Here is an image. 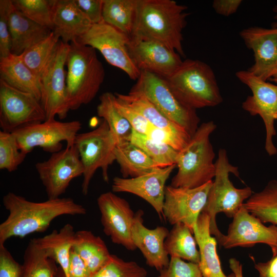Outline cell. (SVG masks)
Masks as SVG:
<instances>
[{
    "label": "cell",
    "mask_w": 277,
    "mask_h": 277,
    "mask_svg": "<svg viewBox=\"0 0 277 277\" xmlns=\"http://www.w3.org/2000/svg\"><path fill=\"white\" fill-rule=\"evenodd\" d=\"M146 135L155 141L171 146L177 151L181 150L190 141V140L188 141L176 136L153 125L150 128Z\"/></svg>",
    "instance_id": "44"
},
{
    "label": "cell",
    "mask_w": 277,
    "mask_h": 277,
    "mask_svg": "<svg viewBox=\"0 0 277 277\" xmlns=\"http://www.w3.org/2000/svg\"><path fill=\"white\" fill-rule=\"evenodd\" d=\"M103 231L113 243L128 250L136 249L131 237L135 213L129 203L113 192L102 193L97 199Z\"/></svg>",
    "instance_id": "17"
},
{
    "label": "cell",
    "mask_w": 277,
    "mask_h": 277,
    "mask_svg": "<svg viewBox=\"0 0 277 277\" xmlns=\"http://www.w3.org/2000/svg\"><path fill=\"white\" fill-rule=\"evenodd\" d=\"M55 271L50 259L31 240L25 251L21 277H55Z\"/></svg>",
    "instance_id": "36"
},
{
    "label": "cell",
    "mask_w": 277,
    "mask_h": 277,
    "mask_svg": "<svg viewBox=\"0 0 277 277\" xmlns=\"http://www.w3.org/2000/svg\"><path fill=\"white\" fill-rule=\"evenodd\" d=\"M214 180L209 191L207 202L202 212L210 217V231L217 242L224 234L219 229L216 222V216L221 212L228 217L233 218L253 192L251 188L246 187L237 188L229 179L230 173L239 176V168L231 165L229 161L227 151L220 149L215 162Z\"/></svg>",
    "instance_id": "6"
},
{
    "label": "cell",
    "mask_w": 277,
    "mask_h": 277,
    "mask_svg": "<svg viewBox=\"0 0 277 277\" xmlns=\"http://www.w3.org/2000/svg\"><path fill=\"white\" fill-rule=\"evenodd\" d=\"M1 79L9 86L29 93L41 101L40 81L24 62L21 56L10 53L0 58Z\"/></svg>",
    "instance_id": "25"
},
{
    "label": "cell",
    "mask_w": 277,
    "mask_h": 277,
    "mask_svg": "<svg viewBox=\"0 0 277 277\" xmlns=\"http://www.w3.org/2000/svg\"><path fill=\"white\" fill-rule=\"evenodd\" d=\"M130 37L102 22L93 24L76 41L98 50L111 65L120 69L132 80H137L141 71L132 59L128 48Z\"/></svg>",
    "instance_id": "10"
},
{
    "label": "cell",
    "mask_w": 277,
    "mask_h": 277,
    "mask_svg": "<svg viewBox=\"0 0 277 277\" xmlns=\"http://www.w3.org/2000/svg\"><path fill=\"white\" fill-rule=\"evenodd\" d=\"M75 234L73 226L66 224L59 231L54 230L42 238L32 239L49 258L61 266L65 277H68L70 252Z\"/></svg>",
    "instance_id": "27"
},
{
    "label": "cell",
    "mask_w": 277,
    "mask_h": 277,
    "mask_svg": "<svg viewBox=\"0 0 277 277\" xmlns=\"http://www.w3.org/2000/svg\"><path fill=\"white\" fill-rule=\"evenodd\" d=\"M128 141L142 149L162 168L176 164L178 151L166 144L133 129Z\"/></svg>",
    "instance_id": "35"
},
{
    "label": "cell",
    "mask_w": 277,
    "mask_h": 277,
    "mask_svg": "<svg viewBox=\"0 0 277 277\" xmlns=\"http://www.w3.org/2000/svg\"><path fill=\"white\" fill-rule=\"evenodd\" d=\"M216 128L212 121L201 124L186 146L178 151L177 171L170 185L194 188L212 181L215 173V154L210 136Z\"/></svg>",
    "instance_id": "3"
},
{
    "label": "cell",
    "mask_w": 277,
    "mask_h": 277,
    "mask_svg": "<svg viewBox=\"0 0 277 277\" xmlns=\"http://www.w3.org/2000/svg\"><path fill=\"white\" fill-rule=\"evenodd\" d=\"M122 177H136L161 167L142 149L128 140L117 143L114 150Z\"/></svg>",
    "instance_id": "26"
},
{
    "label": "cell",
    "mask_w": 277,
    "mask_h": 277,
    "mask_svg": "<svg viewBox=\"0 0 277 277\" xmlns=\"http://www.w3.org/2000/svg\"><path fill=\"white\" fill-rule=\"evenodd\" d=\"M273 11L275 13L274 18L276 20L272 24V28L277 29V5L275 6L273 9Z\"/></svg>",
    "instance_id": "50"
},
{
    "label": "cell",
    "mask_w": 277,
    "mask_h": 277,
    "mask_svg": "<svg viewBox=\"0 0 277 277\" xmlns=\"http://www.w3.org/2000/svg\"><path fill=\"white\" fill-rule=\"evenodd\" d=\"M69 47V44L60 39L53 57L39 80L40 102L46 114V121L54 120L56 115L63 120L69 111L65 70Z\"/></svg>",
    "instance_id": "12"
},
{
    "label": "cell",
    "mask_w": 277,
    "mask_h": 277,
    "mask_svg": "<svg viewBox=\"0 0 277 277\" xmlns=\"http://www.w3.org/2000/svg\"><path fill=\"white\" fill-rule=\"evenodd\" d=\"M176 164L157 168L152 172L136 177H114L113 192H127L135 194L147 202L160 218L163 215L166 182Z\"/></svg>",
    "instance_id": "19"
},
{
    "label": "cell",
    "mask_w": 277,
    "mask_h": 277,
    "mask_svg": "<svg viewBox=\"0 0 277 277\" xmlns=\"http://www.w3.org/2000/svg\"><path fill=\"white\" fill-rule=\"evenodd\" d=\"M130 55L137 68L168 78L183 63L174 50L160 42L130 37Z\"/></svg>",
    "instance_id": "18"
},
{
    "label": "cell",
    "mask_w": 277,
    "mask_h": 277,
    "mask_svg": "<svg viewBox=\"0 0 277 277\" xmlns=\"http://www.w3.org/2000/svg\"><path fill=\"white\" fill-rule=\"evenodd\" d=\"M213 181L194 188L168 185L165 190L163 216L170 224L182 223L193 233L207 202Z\"/></svg>",
    "instance_id": "15"
},
{
    "label": "cell",
    "mask_w": 277,
    "mask_h": 277,
    "mask_svg": "<svg viewBox=\"0 0 277 277\" xmlns=\"http://www.w3.org/2000/svg\"><path fill=\"white\" fill-rule=\"evenodd\" d=\"M46 120L41 102L34 95L17 90L0 79L1 130L13 133Z\"/></svg>",
    "instance_id": "11"
},
{
    "label": "cell",
    "mask_w": 277,
    "mask_h": 277,
    "mask_svg": "<svg viewBox=\"0 0 277 277\" xmlns=\"http://www.w3.org/2000/svg\"><path fill=\"white\" fill-rule=\"evenodd\" d=\"M166 79L177 98L191 108L214 107L223 102L213 70L202 61L185 60Z\"/></svg>",
    "instance_id": "5"
},
{
    "label": "cell",
    "mask_w": 277,
    "mask_h": 277,
    "mask_svg": "<svg viewBox=\"0 0 277 277\" xmlns=\"http://www.w3.org/2000/svg\"><path fill=\"white\" fill-rule=\"evenodd\" d=\"M192 234V231L185 224H174L165 241V249L168 255L199 264L200 252Z\"/></svg>",
    "instance_id": "30"
},
{
    "label": "cell",
    "mask_w": 277,
    "mask_h": 277,
    "mask_svg": "<svg viewBox=\"0 0 277 277\" xmlns=\"http://www.w3.org/2000/svg\"><path fill=\"white\" fill-rule=\"evenodd\" d=\"M130 92L144 95L163 114L184 128L192 136L199 126L196 110L182 103L175 96L166 78L141 71Z\"/></svg>",
    "instance_id": "8"
},
{
    "label": "cell",
    "mask_w": 277,
    "mask_h": 277,
    "mask_svg": "<svg viewBox=\"0 0 277 277\" xmlns=\"http://www.w3.org/2000/svg\"><path fill=\"white\" fill-rule=\"evenodd\" d=\"M193 234L199 248V267L203 277H235L233 273L226 275L222 268L216 251V240L210 231V217L202 212L199 216Z\"/></svg>",
    "instance_id": "24"
},
{
    "label": "cell",
    "mask_w": 277,
    "mask_h": 277,
    "mask_svg": "<svg viewBox=\"0 0 277 277\" xmlns=\"http://www.w3.org/2000/svg\"><path fill=\"white\" fill-rule=\"evenodd\" d=\"M15 8L33 22L53 30V0H12Z\"/></svg>",
    "instance_id": "37"
},
{
    "label": "cell",
    "mask_w": 277,
    "mask_h": 277,
    "mask_svg": "<svg viewBox=\"0 0 277 277\" xmlns=\"http://www.w3.org/2000/svg\"><path fill=\"white\" fill-rule=\"evenodd\" d=\"M49 199L59 198L71 181L83 175L84 168L74 144L67 145L63 150L52 153L46 161L35 165Z\"/></svg>",
    "instance_id": "13"
},
{
    "label": "cell",
    "mask_w": 277,
    "mask_h": 277,
    "mask_svg": "<svg viewBox=\"0 0 277 277\" xmlns=\"http://www.w3.org/2000/svg\"><path fill=\"white\" fill-rule=\"evenodd\" d=\"M117 143L104 120L95 129L76 135L74 144L84 168L82 191L84 195L87 194L90 182L98 169H102L104 181L108 182V168L115 161L114 150Z\"/></svg>",
    "instance_id": "7"
},
{
    "label": "cell",
    "mask_w": 277,
    "mask_h": 277,
    "mask_svg": "<svg viewBox=\"0 0 277 277\" xmlns=\"http://www.w3.org/2000/svg\"><path fill=\"white\" fill-rule=\"evenodd\" d=\"M218 243L225 249L265 244L271 248L273 256L277 255V226H265L243 205L233 217L227 234H224Z\"/></svg>",
    "instance_id": "16"
},
{
    "label": "cell",
    "mask_w": 277,
    "mask_h": 277,
    "mask_svg": "<svg viewBox=\"0 0 277 277\" xmlns=\"http://www.w3.org/2000/svg\"><path fill=\"white\" fill-rule=\"evenodd\" d=\"M82 128L80 121L61 122L54 120L30 125L14 132L21 150L26 154L35 147L52 153L61 150L62 142L73 144Z\"/></svg>",
    "instance_id": "14"
},
{
    "label": "cell",
    "mask_w": 277,
    "mask_h": 277,
    "mask_svg": "<svg viewBox=\"0 0 277 277\" xmlns=\"http://www.w3.org/2000/svg\"><path fill=\"white\" fill-rule=\"evenodd\" d=\"M137 0H103V22L131 37Z\"/></svg>",
    "instance_id": "31"
},
{
    "label": "cell",
    "mask_w": 277,
    "mask_h": 277,
    "mask_svg": "<svg viewBox=\"0 0 277 277\" xmlns=\"http://www.w3.org/2000/svg\"><path fill=\"white\" fill-rule=\"evenodd\" d=\"M114 94L107 92L100 96L96 108L97 115L108 124L118 142L128 140L132 128L129 122L120 112L114 104Z\"/></svg>",
    "instance_id": "34"
},
{
    "label": "cell",
    "mask_w": 277,
    "mask_h": 277,
    "mask_svg": "<svg viewBox=\"0 0 277 277\" xmlns=\"http://www.w3.org/2000/svg\"><path fill=\"white\" fill-rule=\"evenodd\" d=\"M60 41V39L52 31L47 37L20 55L25 64L39 80L53 57Z\"/></svg>",
    "instance_id": "33"
},
{
    "label": "cell",
    "mask_w": 277,
    "mask_h": 277,
    "mask_svg": "<svg viewBox=\"0 0 277 277\" xmlns=\"http://www.w3.org/2000/svg\"><path fill=\"white\" fill-rule=\"evenodd\" d=\"M8 23L12 43L11 53L18 55L47 37L52 31L26 17L15 8L12 0Z\"/></svg>",
    "instance_id": "23"
},
{
    "label": "cell",
    "mask_w": 277,
    "mask_h": 277,
    "mask_svg": "<svg viewBox=\"0 0 277 277\" xmlns=\"http://www.w3.org/2000/svg\"><path fill=\"white\" fill-rule=\"evenodd\" d=\"M72 249L83 260L92 275L107 262L111 254L104 241L86 230L75 232Z\"/></svg>",
    "instance_id": "29"
},
{
    "label": "cell",
    "mask_w": 277,
    "mask_h": 277,
    "mask_svg": "<svg viewBox=\"0 0 277 277\" xmlns=\"http://www.w3.org/2000/svg\"><path fill=\"white\" fill-rule=\"evenodd\" d=\"M259 277H277V255L265 262L255 263Z\"/></svg>",
    "instance_id": "48"
},
{
    "label": "cell",
    "mask_w": 277,
    "mask_h": 277,
    "mask_svg": "<svg viewBox=\"0 0 277 277\" xmlns=\"http://www.w3.org/2000/svg\"><path fill=\"white\" fill-rule=\"evenodd\" d=\"M74 1L92 25L103 22V0H74Z\"/></svg>",
    "instance_id": "45"
},
{
    "label": "cell",
    "mask_w": 277,
    "mask_h": 277,
    "mask_svg": "<svg viewBox=\"0 0 277 277\" xmlns=\"http://www.w3.org/2000/svg\"><path fill=\"white\" fill-rule=\"evenodd\" d=\"M243 206L263 223L277 226V181H269L262 190L252 193Z\"/></svg>",
    "instance_id": "32"
},
{
    "label": "cell",
    "mask_w": 277,
    "mask_h": 277,
    "mask_svg": "<svg viewBox=\"0 0 277 277\" xmlns=\"http://www.w3.org/2000/svg\"><path fill=\"white\" fill-rule=\"evenodd\" d=\"M277 84V70L273 76L269 79Z\"/></svg>",
    "instance_id": "51"
},
{
    "label": "cell",
    "mask_w": 277,
    "mask_h": 277,
    "mask_svg": "<svg viewBox=\"0 0 277 277\" xmlns=\"http://www.w3.org/2000/svg\"><path fill=\"white\" fill-rule=\"evenodd\" d=\"M236 76L252 92L242 103V108L250 115L263 120L266 130L265 149L270 156L277 153L272 138L276 134L274 122L277 120V84L264 81L248 70L236 72Z\"/></svg>",
    "instance_id": "9"
},
{
    "label": "cell",
    "mask_w": 277,
    "mask_h": 277,
    "mask_svg": "<svg viewBox=\"0 0 277 277\" xmlns=\"http://www.w3.org/2000/svg\"><path fill=\"white\" fill-rule=\"evenodd\" d=\"M170 258L168 265L160 271L158 277H203L199 264Z\"/></svg>",
    "instance_id": "40"
},
{
    "label": "cell",
    "mask_w": 277,
    "mask_h": 277,
    "mask_svg": "<svg viewBox=\"0 0 277 277\" xmlns=\"http://www.w3.org/2000/svg\"><path fill=\"white\" fill-rule=\"evenodd\" d=\"M144 212L138 210L135 214L131 229L132 241L146 260V264L160 271L169 264L170 260L164 247L169 231L164 226L149 229L143 224Z\"/></svg>",
    "instance_id": "21"
},
{
    "label": "cell",
    "mask_w": 277,
    "mask_h": 277,
    "mask_svg": "<svg viewBox=\"0 0 277 277\" xmlns=\"http://www.w3.org/2000/svg\"><path fill=\"white\" fill-rule=\"evenodd\" d=\"M11 0L0 1V58L11 53V37L9 29V11Z\"/></svg>",
    "instance_id": "41"
},
{
    "label": "cell",
    "mask_w": 277,
    "mask_h": 277,
    "mask_svg": "<svg viewBox=\"0 0 277 277\" xmlns=\"http://www.w3.org/2000/svg\"><path fill=\"white\" fill-rule=\"evenodd\" d=\"M69 44L66 62L67 100L69 110H75L95 97L105 72L94 48L77 41Z\"/></svg>",
    "instance_id": "4"
},
{
    "label": "cell",
    "mask_w": 277,
    "mask_h": 277,
    "mask_svg": "<svg viewBox=\"0 0 277 277\" xmlns=\"http://www.w3.org/2000/svg\"><path fill=\"white\" fill-rule=\"evenodd\" d=\"M240 35L253 52L254 62L248 70L264 81L270 79L277 70V29L252 26Z\"/></svg>",
    "instance_id": "20"
},
{
    "label": "cell",
    "mask_w": 277,
    "mask_h": 277,
    "mask_svg": "<svg viewBox=\"0 0 277 277\" xmlns=\"http://www.w3.org/2000/svg\"><path fill=\"white\" fill-rule=\"evenodd\" d=\"M242 3L241 0H214L212 6L218 14L229 16L237 11Z\"/></svg>",
    "instance_id": "47"
},
{
    "label": "cell",
    "mask_w": 277,
    "mask_h": 277,
    "mask_svg": "<svg viewBox=\"0 0 277 277\" xmlns=\"http://www.w3.org/2000/svg\"><path fill=\"white\" fill-rule=\"evenodd\" d=\"M22 266L13 258L4 244H0V277H21Z\"/></svg>",
    "instance_id": "43"
},
{
    "label": "cell",
    "mask_w": 277,
    "mask_h": 277,
    "mask_svg": "<svg viewBox=\"0 0 277 277\" xmlns=\"http://www.w3.org/2000/svg\"><path fill=\"white\" fill-rule=\"evenodd\" d=\"M147 271L134 261H125L110 254L107 262L92 277H146Z\"/></svg>",
    "instance_id": "39"
},
{
    "label": "cell",
    "mask_w": 277,
    "mask_h": 277,
    "mask_svg": "<svg viewBox=\"0 0 277 277\" xmlns=\"http://www.w3.org/2000/svg\"><path fill=\"white\" fill-rule=\"evenodd\" d=\"M27 154L20 148L13 133L0 131V169L11 172L24 162Z\"/></svg>",
    "instance_id": "38"
},
{
    "label": "cell",
    "mask_w": 277,
    "mask_h": 277,
    "mask_svg": "<svg viewBox=\"0 0 277 277\" xmlns=\"http://www.w3.org/2000/svg\"><path fill=\"white\" fill-rule=\"evenodd\" d=\"M3 203L9 214L0 224V244L13 236L23 238L34 232H44L59 216L86 213L84 207L70 197L34 202L9 192L3 196Z\"/></svg>",
    "instance_id": "1"
},
{
    "label": "cell",
    "mask_w": 277,
    "mask_h": 277,
    "mask_svg": "<svg viewBox=\"0 0 277 277\" xmlns=\"http://www.w3.org/2000/svg\"><path fill=\"white\" fill-rule=\"evenodd\" d=\"M172 0H137L131 37L160 42L185 57L182 31L189 13Z\"/></svg>",
    "instance_id": "2"
},
{
    "label": "cell",
    "mask_w": 277,
    "mask_h": 277,
    "mask_svg": "<svg viewBox=\"0 0 277 277\" xmlns=\"http://www.w3.org/2000/svg\"><path fill=\"white\" fill-rule=\"evenodd\" d=\"M114 104L120 112L130 124L133 130L143 134H147L152 125L146 118L118 100L115 95Z\"/></svg>",
    "instance_id": "42"
},
{
    "label": "cell",
    "mask_w": 277,
    "mask_h": 277,
    "mask_svg": "<svg viewBox=\"0 0 277 277\" xmlns=\"http://www.w3.org/2000/svg\"><path fill=\"white\" fill-rule=\"evenodd\" d=\"M92 276L83 260L72 249L69 260L68 277H92Z\"/></svg>",
    "instance_id": "46"
},
{
    "label": "cell",
    "mask_w": 277,
    "mask_h": 277,
    "mask_svg": "<svg viewBox=\"0 0 277 277\" xmlns=\"http://www.w3.org/2000/svg\"><path fill=\"white\" fill-rule=\"evenodd\" d=\"M229 265L235 277H243V267L239 261L235 258H231L229 260Z\"/></svg>",
    "instance_id": "49"
},
{
    "label": "cell",
    "mask_w": 277,
    "mask_h": 277,
    "mask_svg": "<svg viewBox=\"0 0 277 277\" xmlns=\"http://www.w3.org/2000/svg\"><path fill=\"white\" fill-rule=\"evenodd\" d=\"M52 19V31L66 44L76 41L92 25L74 0H53Z\"/></svg>",
    "instance_id": "22"
},
{
    "label": "cell",
    "mask_w": 277,
    "mask_h": 277,
    "mask_svg": "<svg viewBox=\"0 0 277 277\" xmlns=\"http://www.w3.org/2000/svg\"><path fill=\"white\" fill-rule=\"evenodd\" d=\"M114 94L118 100L138 112L153 126L184 139L190 140L191 136L184 128L167 118L144 95L131 92L127 94Z\"/></svg>",
    "instance_id": "28"
}]
</instances>
